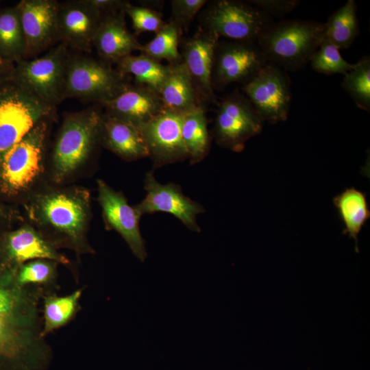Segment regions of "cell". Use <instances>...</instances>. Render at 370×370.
<instances>
[{"label":"cell","mask_w":370,"mask_h":370,"mask_svg":"<svg viewBox=\"0 0 370 370\" xmlns=\"http://www.w3.org/2000/svg\"><path fill=\"white\" fill-rule=\"evenodd\" d=\"M101 13L88 0L60 3L58 13V41L82 51L90 52L102 20Z\"/></svg>","instance_id":"19"},{"label":"cell","mask_w":370,"mask_h":370,"mask_svg":"<svg viewBox=\"0 0 370 370\" xmlns=\"http://www.w3.org/2000/svg\"><path fill=\"white\" fill-rule=\"evenodd\" d=\"M243 91L263 121L277 123L288 118L290 79L279 66L267 62Z\"/></svg>","instance_id":"12"},{"label":"cell","mask_w":370,"mask_h":370,"mask_svg":"<svg viewBox=\"0 0 370 370\" xmlns=\"http://www.w3.org/2000/svg\"><path fill=\"white\" fill-rule=\"evenodd\" d=\"M71 56L68 47L60 42L41 57L16 62L10 77L43 101L56 106L65 99Z\"/></svg>","instance_id":"6"},{"label":"cell","mask_w":370,"mask_h":370,"mask_svg":"<svg viewBox=\"0 0 370 370\" xmlns=\"http://www.w3.org/2000/svg\"><path fill=\"white\" fill-rule=\"evenodd\" d=\"M49 120L38 123L18 143L0 156V180L8 191L24 190L40 174Z\"/></svg>","instance_id":"9"},{"label":"cell","mask_w":370,"mask_h":370,"mask_svg":"<svg viewBox=\"0 0 370 370\" xmlns=\"http://www.w3.org/2000/svg\"><path fill=\"white\" fill-rule=\"evenodd\" d=\"M56 262L37 259L19 266L14 273V278L21 286H33L42 288L49 294L59 291Z\"/></svg>","instance_id":"30"},{"label":"cell","mask_w":370,"mask_h":370,"mask_svg":"<svg viewBox=\"0 0 370 370\" xmlns=\"http://www.w3.org/2000/svg\"><path fill=\"white\" fill-rule=\"evenodd\" d=\"M144 188L145 198L134 206L142 215L166 212L177 218L190 231L201 232L197 217L205 212V208L186 196L180 185L162 184L156 179L153 171H149L145 174Z\"/></svg>","instance_id":"13"},{"label":"cell","mask_w":370,"mask_h":370,"mask_svg":"<svg viewBox=\"0 0 370 370\" xmlns=\"http://www.w3.org/2000/svg\"><path fill=\"white\" fill-rule=\"evenodd\" d=\"M182 115L164 108L140 128L154 169L188 159L182 136Z\"/></svg>","instance_id":"15"},{"label":"cell","mask_w":370,"mask_h":370,"mask_svg":"<svg viewBox=\"0 0 370 370\" xmlns=\"http://www.w3.org/2000/svg\"><path fill=\"white\" fill-rule=\"evenodd\" d=\"M263 122L246 96L235 90L219 103L212 134L220 147L241 152L249 139L261 133Z\"/></svg>","instance_id":"10"},{"label":"cell","mask_w":370,"mask_h":370,"mask_svg":"<svg viewBox=\"0 0 370 370\" xmlns=\"http://www.w3.org/2000/svg\"><path fill=\"white\" fill-rule=\"evenodd\" d=\"M267 62L256 42L219 40L212 73L213 88L223 89L232 83L245 85Z\"/></svg>","instance_id":"11"},{"label":"cell","mask_w":370,"mask_h":370,"mask_svg":"<svg viewBox=\"0 0 370 370\" xmlns=\"http://www.w3.org/2000/svg\"><path fill=\"white\" fill-rule=\"evenodd\" d=\"M116 64V69L121 75H130L136 85L145 86L157 93L170 71V64L164 65L141 53L127 56Z\"/></svg>","instance_id":"27"},{"label":"cell","mask_w":370,"mask_h":370,"mask_svg":"<svg viewBox=\"0 0 370 370\" xmlns=\"http://www.w3.org/2000/svg\"><path fill=\"white\" fill-rule=\"evenodd\" d=\"M333 203L344 225L343 234L354 239L355 251L358 253V236L370 218L366 195L362 191L351 187L336 196Z\"/></svg>","instance_id":"26"},{"label":"cell","mask_w":370,"mask_h":370,"mask_svg":"<svg viewBox=\"0 0 370 370\" xmlns=\"http://www.w3.org/2000/svg\"><path fill=\"white\" fill-rule=\"evenodd\" d=\"M37 259L49 260L64 264L73 273L70 260L30 226L10 232L1 240L0 263L4 267L16 270L21 264Z\"/></svg>","instance_id":"18"},{"label":"cell","mask_w":370,"mask_h":370,"mask_svg":"<svg viewBox=\"0 0 370 370\" xmlns=\"http://www.w3.org/2000/svg\"><path fill=\"white\" fill-rule=\"evenodd\" d=\"M99 143L125 160L134 161L149 156L140 128L107 113L101 114Z\"/></svg>","instance_id":"22"},{"label":"cell","mask_w":370,"mask_h":370,"mask_svg":"<svg viewBox=\"0 0 370 370\" xmlns=\"http://www.w3.org/2000/svg\"><path fill=\"white\" fill-rule=\"evenodd\" d=\"M158 95L164 108L182 114L202 105L182 61L170 64L169 73Z\"/></svg>","instance_id":"23"},{"label":"cell","mask_w":370,"mask_h":370,"mask_svg":"<svg viewBox=\"0 0 370 370\" xmlns=\"http://www.w3.org/2000/svg\"><path fill=\"white\" fill-rule=\"evenodd\" d=\"M171 18L170 21L182 30L187 29L189 25L208 3L206 0H171Z\"/></svg>","instance_id":"35"},{"label":"cell","mask_w":370,"mask_h":370,"mask_svg":"<svg viewBox=\"0 0 370 370\" xmlns=\"http://www.w3.org/2000/svg\"><path fill=\"white\" fill-rule=\"evenodd\" d=\"M14 68V63L5 59L0 54V80L11 75Z\"/></svg>","instance_id":"38"},{"label":"cell","mask_w":370,"mask_h":370,"mask_svg":"<svg viewBox=\"0 0 370 370\" xmlns=\"http://www.w3.org/2000/svg\"><path fill=\"white\" fill-rule=\"evenodd\" d=\"M101 114L97 108H88L65 116L52 154L56 181H62L75 171L99 143Z\"/></svg>","instance_id":"5"},{"label":"cell","mask_w":370,"mask_h":370,"mask_svg":"<svg viewBox=\"0 0 370 370\" xmlns=\"http://www.w3.org/2000/svg\"><path fill=\"white\" fill-rule=\"evenodd\" d=\"M0 54L14 64L25 59L26 43L17 4L0 9Z\"/></svg>","instance_id":"29"},{"label":"cell","mask_w":370,"mask_h":370,"mask_svg":"<svg viewBox=\"0 0 370 370\" xmlns=\"http://www.w3.org/2000/svg\"><path fill=\"white\" fill-rule=\"evenodd\" d=\"M323 23L285 20L273 23L256 42L268 62L289 71L302 69L323 41Z\"/></svg>","instance_id":"3"},{"label":"cell","mask_w":370,"mask_h":370,"mask_svg":"<svg viewBox=\"0 0 370 370\" xmlns=\"http://www.w3.org/2000/svg\"><path fill=\"white\" fill-rule=\"evenodd\" d=\"M124 12L132 20L135 35L143 32L157 33L164 25L162 14L147 6H136L127 1Z\"/></svg>","instance_id":"34"},{"label":"cell","mask_w":370,"mask_h":370,"mask_svg":"<svg viewBox=\"0 0 370 370\" xmlns=\"http://www.w3.org/2000/svg\"><path fill=\"white\" fill-rule=\"evenodd\" d=\"M250 4L264 11L269 15L283 16L293 10L299 3L296 0H251Z\"/></svg>","instance_id":"36"},{"label":"cell","mask_w":370,"mask_h":370,"mask_svg":"<svg viewBox=\"0 0 370 370\" xmlns=\"http://www.w3.org/2000/svg\"><path fill=\"white\" fill-rule=\"evenodd\" d=\"M201 27L230 40L256 42L272 24L270 16L247 1L217 0L201 15Z\"/></svg>","instance_id":"7"},{"label":"cell","mask_w":370,"mask_h":370,"mask_svg":"<svg viewBox=\"0 0 370 370\" xmlns=\"http://www.w3.org/2000/svg\"><path fill=\"white\" fill-rule=\"evenodd\" d=\"M100 105L106 113L139 128L164 109L158 93L145 86L130 84L116 97Z\"/></svg>","instance_id":"20"},{"label":"cell","mask_w":370,"mask_h":370,"mask_svg":"<svg viewBox=\"0 0 370 370\" xmlns=\"http://www.w3.org/2000/svg\"><path fill=\"white\" fill-rule=\"evenodd\" d=\"M310 62L313 70L325 75H344L356 66V63L344 60L336 46L325 41H322Z\"/></svg>","instance_id":"33"},{"label":"cell","mask_w":370,"mask_h":370,"mask_svg":"<svg viewBox=\"0 0 370 370\" xmlns=\"http://www.w3.org/2000/svg\"><path fill=\"white\" fill-rule=\"evenodd\" d=\"M182 30L171 22H166L156 33L155 37L147 44L143 45L140 53L157 61L165 60L169 64L182 62L178 50Z\"/></svg>","instance_id":"31"},{"label":"cell","mask_w":370,"mask_h":370,"mask_svg":"<svg viewBox=\"0 0 370 370\" xmlns=\"http://www.w3.org/2000/svg\"><path fill=\"white\" fill-rule=\"evenodd\" d=\"M128 84L126 77L101 60L86 56H71L64 97L100 104L116 97Z\"/></svg>","instance_id":"8"},{"label":"cell","mask_w":370,"mask_h":370,"mask_svg":"<svg viewBox=\"0 0 370 370\" xmlns=\"http://www.w3.org/2000/svg\"><path fill=\"white\" fill-rule=\"evenodd\" d=\"M55 108L10 76L0 80V156L18 143L38 123L51 119Z\"/></svg>","instance_id":"4"},{"label":"cell","mask_w":370,"mask_h":370,"mask_svg":"<svg viewBox=\"0 0 370 370\" xmlns=\"http://www.w3.org/2000/svg\"><path fill=\"white\" fill-rule=\"evenodd\" d=\"M341 86L358 108L370 111L369 56L362 57L353 69L344 74Z\"/></svg>","instance_id":"32"},{"label":"cell","mask_w":370,"mask_h":370,"mask_svg":"<svg viewBox=\"0 0 370 370\" xmlns=\"http://www.w3.org/2000/svg\"><path fill=\"white\" fill-rule=\"evenodd\" d=\"M32 211L40 225L53 233L49 242L57 249L67 247L78 256L94 253L86 237L89 217L87 193L66 190L43 194L33 204Z\"/></svg>","instance_id":"2"},{"label":"cell","mask_w":370,"mask_h":370,"mask_svg":"<svg viewBox=\"0 0 370 370\" xmlns=\"http://www.w3.org/2000/svg\"><path fill=\"white\" fill-rule=\"evenodd\" d=\"M124 10L103 16L93 39L99 60L111 65L116 64L134 51H140L143 45L136 36L127 28Z\"/></svg>","instance_id":"21"},{"label":"cell","mask_w":370,"mask_h":370,"mask_svg":"<svg viewBox=\"0 0 370 370\" xmlns=\"http://www.w3.org/2000/svg\"><path fill=\"white\" fill-rule=\"evenodd\" d=\"M204 107L199 105L182 115V136L191 164L201 162L210 148L211 137Z\"/></svg>","instance_id":"25"},{"label":"cell","mask_w":370,"mask_h":370,"mask_svg":"<svg viewBox=\"0 0 370 370\" xmlns=\"http://www.w3.org/2000/svg\"><path fill=\"white\" fill-rule=\"evenodd\" d=\"M26 43L25 59H33L58 41L56 0H22L18 4Z\"/></svg>","instance_id":"17"},{"label":"cell","mask_w":370,"mask_h":370,"mask_svg":"<svg viewBox=\"0 0 370 370\" xmlns=\"http://www.w3.org/2000/svg\"><path fill=\"white\" fill-rule=\"evenodd\" d=\"M0 263V370H48L51 345L41 335L42 288L21 286Z\"/></svg>","instance_id":"1"},{"label":"cell","mask_w":370,"mask_h":370,"mask_svg":"<svg viewBox=\"0 0 370 370\" xmlns=\"http://www.w3.org/2000/svg\"><path fill=\"white\" fill-rule=\"evenodd\" d=\"M219 40V37L215 33L199 27L192 36L182 42V61L190 77L197 98L204 106L217 101L212 73Z\"/></svg>","instance_id":"16"},{"label":"cell","mask_w":370,"mask_h":370,"mask_svg":"<svg viewBox=\"0 0 370 370\" xmlns=\"http://www.w3.org/2000/svg\"><path fill=\"white\" fill-rule=\"evenodd\" d=\"M360 32L357 6L354 0H348L323 23V41L338 49H347Z\"/></svg>","instance_id":"28"},{"label":"cell","mask_w":370,"mask_h":370,"mask_svg":"<svg viewBox=\"0 0 370 370\" xmlns=\"http://www.w3.org/2000/svg\"><path fill=\"white\" fill-rule=\"evenodd\" d=\"M85 286L66 295L57 293L46 295L42 301V332L45 338L51 333L69 324L81 310L80 300Z\"/></svg>","instance_id":"24"},{"label":"cell","mask_w":370,"mask_h":370,"mask_svg":"<svg viewBox=\"0 0 370 370\" xmlns=\"http://www.w3.org/2000/svg\"><path fill=\"white\" fill-rule=\"evenodd\" d=\"M97 185L98 201L106 227L118 232L134 256L145 262L148 254L139 227L143 215L128 204L121 192L114 190L101 180L97 181Z\"/></svg>","instance_id":"14"},{"label":"cell","mask_w":370,"mask_h":370,"mask_svg":"<svg viewBox=\"0 0 370 370\" xmlns=\"http://www.w3.org/2000/svg\"><path fill=\"white\" fill-rule=\"evenodd\" d=\"M89 3L95 7L103 16L115 12L124 10L127 1L121 0H88Z\"/></svg>","instance_id":"37"}]
</instances>
